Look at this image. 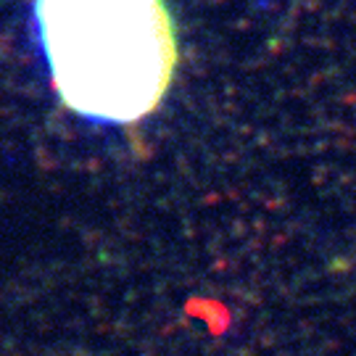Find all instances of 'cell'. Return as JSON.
Returning <instances> with one entry per match:
<instances>
[{
  "label": "cell",
  "instance_id": "cell-1",
  "mask_svg": "<svg viewBox=\"0 0 356 356\" xmlns=\"http://www.w3.org/2000/svg\"><path fill=\"white\" fill-rule=\"evenodd\" d=\"M32 24L56 95L90 124H138L175 82L166 0H32Z\"/></svg>",
  "mask_w": 356,
  "mask_h": 356
}]
</instances>
